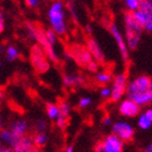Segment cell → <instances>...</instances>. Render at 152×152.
<instances>
[{"mask_svg":"<svg viewBox=\"0 0 152 152\" xmlns=\"http://www.w3.org/2000/svg\"><path fill=\"white\" fill-rule=\"evenodd\" d=\"M48 19L50 22L51 29L58 36H63L66 34L67 26L65 22V12L64 4L61 1H54L49 8Z\"/></svg>","mask_w":152,"mask_h":152,"instance_id":"cell-1","label":"cell"},{"mask_svg":"<svg viewBox=\"0 0 152 152\" xmlns=\"http://www.w3.org/2000/svg\"><path fill=\"white\" fill-rule=\"evenodd\" d=\"M29 61L32 63L34 70L39 74L47 73L50 69V62L47 56L42 50V48L38 44L33 45L29 50Z\"/></svg>","mask_w":152,"mask_h":152,"instance_id":"cell-2","label":"cell"},{"mask_svg":"<svg viewBox=\"0 0 152 152\" xmlns=\"http://www.w3.org/2000/svg\"><path fill=\"white\" fill-rule=\"evenodd\" d=\"M35 41H37V44L42 48V50L45 51V53L47 56L48 60L54 63L59 62V56L57 54L54 47L47 40L46 38V32L45 28L39 24V23H35Z\"/></svg>","mask_w":152,"mask_h":152,"instance_id":"cell-3","label":"cell"},{"mask_svg":"<svg viewBox=\"0 0 152 152\" xmlns=\"http://www.w3.org/2000/svg\"><path fill=\"white\" fill-rule=\"evenodd\" d=\"M151 78L148 76H138L135 79H133L132 82L127 84L126 87V94L127 98H132L134 96L139 95L141 92H145L149 89V86L151 84Z\"/></svg>","mask_w":152,"mask_h":152,"instance_id":"cell-4","label":"cell"},{"mask_svg":"<svg viewBox=\"0 0 152 152\" xmlns=\"http://www.w3.org/2000/svg\"><path fill=\"white\" fill-rule=\"evenodd\" d=\"M124 141L115 135H109L96 146V152H123Z\"/></svg>","mask_w":152,"mask_h":152,"instance_id":"cell-5","label":"cell"},{"mask_svg":"<svg viewBox=\"0 0 152 152\" xmlns=\"http://www.w3.org/2000/svg\"><path fill=\"white\" fill-rule=\"evenodd\" d=\"M66 58L73 59L76 63L83 66L87 65L90 61L94 60L90 52L87 50V48L80 45H73L70 50L66 52Z\"/></svg>","mask_w":152,"mask_h":152,"instance_id":"cell-6","label":"cell"},{"mask_svg":"<svg viewBox=\"0 0 152 152\" xmlns=\"http://www.w3.org/2000/svg\"><path fill=\"white\" fill-rule=\"evenodd\" d=\"M127 84H128V80H127L126 74L121 73L115 76V78L113 79V83H112L111 96H110L112 101H120L121 99L123 98V96L126 92Z\"/></svg>","mask_w":152,"mask_h":152,"instance_id":"cell-7","label":"cell"},{"mask_svg":"<svg viewBox=\"0 0 152 152\" xmlns=\"http://www.w3.org/2000/svg\"><path fill=\"white\" fill-rule=\"evenodd\" d=\"M112 134L118 137L122 141H128L132 140L135 134V128L133 125L127 122H116L112 125Z\"/></svg>","mask_w":152,"mask_h":152,"instance_id":"cell-8","label":"cell"},{"mask_svg":"<svg viewBox=\"0 0 152 152\" xmlns=\"http://www.w3.org/2000/svg\"><path fill=\"white\" fill-rule=\"evenodd\" d=\"M110 33L112 34L114 40L116 42L117 48H118V50H120L121 57H122L123 61L124 62H128V61H129V49L127 47L125 38H124L123 34L121 33L120 28H118L115 24H111V25H110Z\"/></svg>","mask_w":152,"mask_h":152,"instance_id":"cell-9","label":"cell"},{"mask_svg":"<svg viewBox=\"0 0 152 152\" xmlns=\"http://www.w3.org/2000/svg\"><path fill=\"white\" fill-rule=\"evenodd\" d=\"M118 111L125 117H135L139 114L140 107L129 98L122 100L118 105Z\"/></svg>","mask_w":152,"mask_h":152,"instance_id":"cell-10","label":"cell"},{"mask_svg":"<svg viewBox=\"0 0 152 152\" xmlns=\"http://www.w3.org/2000/svg\"><path fill=\"white\" fill-rule=\"evenodd\" d=\"M86 48L87 50L90 52L92 59L98 62V63H104L105 61V56L102 51L100 45L98 44V41L94 39V38H88L87 42H86Z\"/></svg>","mask_w":152,"mask_h":152,"instance_id":"cell-11","label":"cell"},{"mask_svg":"<svg viewBox=\"0 0 152 152\" xmlns=\"http://www.w3.org/2000/svg\"><path fill=\"white\" fill-rule=\"evenodd\" d=\"M125 41L128 49L130 50H135L140 42V38H141V32L139 31H135V29L125 28Z\"/></svg>","mask_w":152,"mask_h":152,"instance_id":"cell-12","label":"cell"},{"mask_svg":"<svg viewBox=\"0 0 152 152\" xmlns=\"http://www.w3.org/2000/svg\"><path fill=\"white\" fill-rule=\"evenodd\" d=\"M34 146V141H33V137L24 135L19 139V141L12 147L14 152H28Z\"/></svg>","mask_w":152,"mask_h":152,"instance_id":"cell-13","label":"cell"},{"mask_svg":"<svg viewBox=\"0 0 152 152\" xmlns=\"http://www.w3.org/2000/svg\"><path fill=\"white\" fill-rule=\"evenodd\" d=\"M132 100H133L135 103L139 105V107H145V105L150 104L152 102V82L149 86V89L145 92H141L139 95H136L132 97Z\"/></svg>","mask_w":152,"mask_h":152,"instance_id":"cell-14","label":"cell"},{"mask_svg":"<svg viewBox=\"0 0 152 152\" xmlns=\"http://www.w3.org/2000/svg\"><path fill=\"white\" fill-rule=\"evenodd\" d=\"M20 138H21V137L15 135L14 133H12L10 129L0 130V139H1V141L7 143V145H9V146H11V147L14 146V145L19 141Z\"/></svg>","mask_w":152,"mask_h":152,"instance_id":"cell-15","label":"cell"},{"mask_svg":"<svg viewBox=\"0 0 152 152\" xmlns=\"http://www.w3.org/2000/svg\"><path fill=\"white\" fill-rule=\"evenodd\" d=\"M124 25H125V28L135 29V31H139V32H142L143 31L141 25H140L139 23L137 22V20L135 19L133 12L125 13V15H124Z\"/></svg>","mask_w":152,"mask_h":152,"instance_id":"cell-16","label":"cell"},{"mask_svg":"<svg viewBox=\"0 0 152 152\" xmlns=\"http://www.w3.org/2000/svg\"><path fill=\"white\" fill-rule=\"evenodd\" d=\"M63 84L66 87L80 86L84 84V77L78 74H65L63 76Z\"/></svg>","mask_w":152,"mask_h":152,"instance_id":"cell-17","label":"cell"},{"mask_svg":"<svg viewBox=\"0 0 152 152\" xmlns=\"http://www.w3.org/2000/svg\"><path fill=\"white\" fill-rule=\"evenodd\" d=\"M27 129H28V125H27L25 121L23 120H18L15 122H13L11 127H10V130L20 137L24 136L26 132H27Z\"/></svg>","mask_w":152,"mask_h":152,"instance_id":"cell-18","label":"cell"},{"mask_svg":"<svg viewBox=\"0 0 152 152\" xmlns=\"http://www.w3.org/2000/svg\"><path fill=\"white\" fill-rule=\"evenodd\" d=\"M33 141H34V146L35 147H37V148H42L48 141L47 134L45 133V132L37 133L35 136L33 137Z\"/></svg>","mask_w":152,"mask_h":152,"instance_id":"cell-19","label":"cell"},{"mask_svg":"<svg viewBox=\"0 0 152 152\" xmlns=\"http://www.w3.org/2000/svg\"><path fill=\"white\" fill-rule=\"evenodd\" d=\"M96 80L101 85H107L112 80V74L110 72H107V71L98 72L96 74Z\"/></svg>","mask_w":152,"mask_h":152,"instance_id":"cell-20","label":"cell"},{"mask_svg":"<svg viewBox=\"0 0 152 152\" xmlns=\"http://www.w3.org/2000/svg\"><path fill=\"white\" fill-rule=\"evenodd\" d=\"M46 111H47V115L49 118L51 120H56L59 115V108H58V104H54V103H48L46 105Z\"/></svg>","mask_w":152,"mask_h":152,"instance_id":"cell-21","label":"cell"},{"mask_svg":"<svg viewBox=\"0 0 152 152\" xmlns=\"http://www.w3.org/2000/svg\"><path fill=\"white\" fill-rule=\"evenodd\" d=\"M19 50L18 48L14 47V46H9V47L6 49V57L8 61H14L19 58Z\"/></svg>","mask_w":152,"mask_h":152,"instance_id":"cell-22","label":"cell"},{"mask_svg":"<svg viewBox=\"0 0 152 152\" xmlns=\"http://www.w3.org/2000/svg\"><path fill=\"white\" fill-rule=\"evenodd\" d=\"M124 4L128 12H135L140 8V0H124Z\"/></svg>","mask_w":152,"mask_h":152,"instance_id":"cell-23","label":"cell"},{"mask_svg":"<svg viewBox=\"0 0 152 152\" xmlns=\"http://www.w3.org/2000/svg\"><path fill=\"white\" fill-rule=\"evenodd\" d=\"M58 108H59V114H60V115H63V116H66V117L70 116L71 105L69 102L61 101L60 103L58 104Z\"/></svg>","mask_w":152,"mask_h":152,"instance_id":"cell-24","label":"cell"},{"mask_svg":"<svg viewBox=\"0 0 152 152\" xmlns=\"http://www.w3.org/2000/svg\"><path fill=\"white\" fill-rule=\"evenodd\" d=\"M152 125V122L148 118V117L145 115V114H141L139 117H138V126L143 130L149 129Z\"/></svg>","mask_w":152,"mask_h":152,"instance_id":"cell-25","label":"cell"},{"mask_svg":"<svg viewBox=\"0 0 152 152\" xmlns=\"http://www.w3.org/2000/svg\"><path fill=\"white\" fill-rule=\"evenodd\" d=\"M45 32H46V38H47V40L54 47V45H57V42H58V35L51 28L45 29Z\"/></svg>","mask_w":152,"mask_h":152,"instance_id":"cell-26","label":"cell"},{"mask_svg":"<svg viewBox=\"0 0 152 152\" xmlns=\"http://www.w3.org/2000/svg\"><path fill=\"white\" fill-rule=\"evenodd\" d=\"M56 124H57V126L61 129H64L65 127L67 126V124H69V117L66 116H63V115H58V117L56 118Z\"/></svg>","mask_w":152,"mask_h":152,"instance_id":"cell-27","label":"cell"},{"mask_svg":"<svg viewBox=\"0 0 152 152\" xmlns=\"http://www.w3.org/2000/svg\"><path fill=\"white\" fill-rule=\"evenodd\" d=\"M25 28L27 32V35L31 39H35V23L33 22H25Z\"/></svg>","mask_w":152,"mask_h":152,"instance_id":"cell-28","label":"cell"},{"mask_svg":"<svg viewBox=\"0 0 152 152\" xmlns=\"http://www.w3.org/2000/svg\"><path fill=\"white\" fill-rule=\"evenodd\" d=\"M47 122L44 120V118H39L37 120L35 124V129L37 130V133H41V132H45L46 128H47Z\"/></svg>","mask_w":152,"mask_h":152,"instance_id":"cell-29","label":"cell"},{"mask_svg":"<svg viewBox=\"0 0 152 152\" xmlns=\"http://www.w3.org/2000/svg\"><path fill=\"white\" fill-rule=\"evenodd\" d=\"M91 103H92V99L90 98V97H83V98L79 99V101H78L79 108H82V109L88 108Z\"/></svg>","mask_w":152,"mask_h":152,"instance_id":"cell-30","label":"cell"},{"mask_svg":"<svg viewBox=\"0 0 152 152\" xmlns=\"http://www.w3.org/2000/svg\"><path fill=\"white\" fill-rule=\"evenodd\" d=\"M87 69H88L89 72H91V73H96V72H98V67H99V63L98 62H96L95 60H91L89 62L87 65Z\"/></svg>","mask_w":152,"mask_h":152,"instance_id":"cell-31","label":"cell"},{"mask_svg":"<svg viewBox=\"0 0 152 152\" xmlns=\"http://www.w3.org/2000/svg\"><path fill=\"white\" fill-rule=\"evenodd\" d=\"M67 9L70 11L71 15H72V18L74 19V21H77V14H76L75 6H74V3L72 2V1H70V2L67 3Z\"/></svg>","mask_w":152,"mask_h":152,"instance_id":"cell-32","label":"cell"},{"mask_svg":"<svg viewBox=\"0 0 152 152\" xmlns=\"http://www.w3.org/2000/svg\"><path fill=\"white\" fill-rule=\"evenodd\" d=\"M100 95H101L102 98H110V96H111V88L108 87V86L102 87L101 90H100Z\"/></svg>","mask_w":152,"mask_h":152,"instance_id":"cell-33","label":"cell"},{"mask_svg":"<svg viewBox=\"0 0 152 152\" xmlns=\"http://www.w3.org/2000/svg\"><path fill=\"white\" fill-rule=\"evenodd\" d=\"M25 3L29 8H36L39 4V0H25Z\"/></svg>","mask_w":152,"mask_h":152,"instance_id":"cell-34","label":"cell"},{"mask_svg":"<svg viewBox=\"0 0 152 152\" xmlns=\"http://www.w3.org/2000/svg\"><path fill=\"white\" fill-rule=\"evenodd\" d=\"M4 31V18H3V14L0 12V34Z\"/></svg>","mask_w":152,"mask_h":152,"instance_id":"cell-35","label":"cell"},{"mask_svg":"<svg viewBox=\"0 0 152 152\" xmlns=\"http://www.w3.org/2000/svg\"><path fill=\"white\" fill-rule=\"evenodd\" d=\"M102 124H103L104 126H110V125L112 124V120L110 118V117L107 116V117H104V118L102 120Z\"/></svg>","mask_w":152,"mask_h":152,"instance_id":"cell-36","label":"cell"},{"mask_svg":"<svg viewBox=\"0 0 152 152\" xmlns=\"http://www.w3.org/2000/svg\"><path fill=\"white\" fill-rule=\"evenodd\" d=\"M145 115H146L148 118H149L150 121L152 122V108H149V109H147L146 110V112H145Z\"/></svg>","mask_w":152,"mask_h":152,"instance_id":"cell-37","label":"cell"},{"mask_svg":"<svg viewBox=\"0 0 152 152\" xmlns=\"http://www.w3.org/2000/svg\"><path fill=\"white\" fill-rule=\"evenodd\" d=\"M143 152H152V142L149 143L148 146L145 148V150H143Z\"/></svg>","mask_w":152,"mask_h":152,"instance_id":"cell-38","label":"cell"},{"mask_svg":"<svg viewBox=\"0 0 152 152\" xmlns=\"http://www.w3.org/2000/svg\"><path fill=\"white\" fill-rule=\"evenodd\" d=\"M86 32H87V34H91L92 33V28H91V26L90 25H86Z\"/></svg>","mask_w":152,"mask_h":152,"instance_id":"cell-39","label":"cell"},{"mask_svg":"<svg viewBox=\"0 0 152 152\" xmlns=\"http://www.w3.org/2000/svg\"><path fill=\"white\" fill-rule=\"evenodd\" d=\"M63 152H74V147L73 146H69Z\"/></svg>","mask_w":152,"mask_h":152,"instance_id":"cell-40","label":"cell"},{"mask_svg":"<svg viewBox=\"0 0 152 152\" xmlns=\"http://www.w3.org/2000/svg\"><path fill=\"white\" fill-rule=\"evenodd\" d=\"M28 152H41V150L39 149V148H37V147H33Z\"/></svg>","mask_w":152,"mask_h":152,"instance_id":"cell-41","label":"cell"},{"mask_svg":"<svg viewBox=\"0 0 152 152\" xmlns=\"http://www.w3.org/2000/svg\"><path fill=\"white\" fill-rule=\"evenodd\" d=\"M0 152H14L13 149H10V148H2L0 150Z\"/></svg>","mask_w":152,"mask_h":152,"instance_id":"cell-42","label":"cell"},{"mask_svg":"<svg viewBox=\"0 0 152 152\" xmlns=\"http://www.w3.org/2000/svg\"><path fill=\"white\" fill-rule=\"evenodd\" d=\"M140 2H148V3H152V0H140Z\"/></svg>","mask_w":152,"mask_h":152,"instance_id":"cell-43","label":"cell"},{"mask_svg":"<svg viewBox=\"0 0 152 152\" xmlns=\"http://www.w3.org/2000/svg\"><path fill=\"white\" fill-rule=\"evenodd\" d=\"M3 50H4V48H3V46H2V45H0V54L2 53Z\"/></svg>","mask_w":152,"mask_h":152,"instance_id":"cell-44","label":"cell"},{"mask_svg":"<svg viewBox=\"0 0 152 152\" xmlns=\"http://www.w3.org/2000/svg\"><path fill=\"white\" fill-rule=\"evenodd\" d=\"M2 97H3V94H2V90L0 89V101L2 100Z\"/></svg>","mask_w":152,"mask_h":152,"instance_id":"cell-45","label":"cell"},{"mask_svg":"<svg viewBox=\"0 0 152 152\" xmlns=\"http://www.w3.org/2000/svg\"><path fill=\"white\" fill-rule=\"evenodd\" d=\"M2 128V120H1V117H0V130Z\"/></svg>","mask_w":152,"mask_h":152,"instance_id":"cell-46","label":"cell"},{"mask_svg":"<svg viewBox=\"0 0 152 152\" xmlns=\"http://www.w3.org/2000/svg\"><path fill=\"white\" fill-rule=\"evenodd\" d=\"M2 141H1V139H0V150H1V149H2V148H3V146H2Z\"/></svg>","mask_w":152,"mask_h":152,"instance_id":"cell-47","label":"cell"},{"mask_svg":"<svg viewBox=\"0 0 152 152\" xmlns=\"http://www.w3.org/2000/svg\"><path fill=\"white\" fill-rule=\"evenodd\" d=\"M0 66H1V61H0Z\"/></svg>","mask_w":152,"mask_h":152,"instance_id":"cell-48","label":"cell"}]
</instances>
